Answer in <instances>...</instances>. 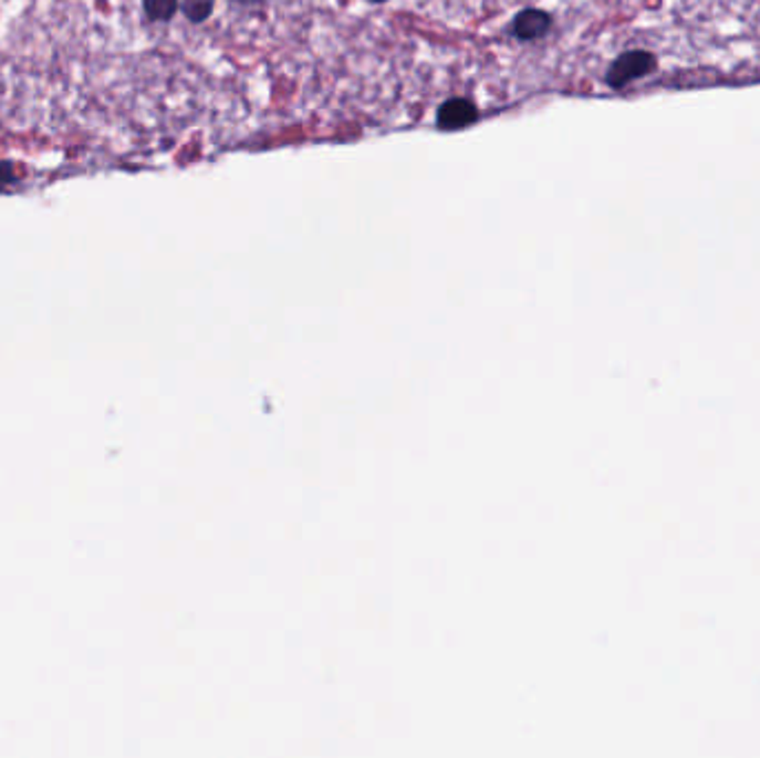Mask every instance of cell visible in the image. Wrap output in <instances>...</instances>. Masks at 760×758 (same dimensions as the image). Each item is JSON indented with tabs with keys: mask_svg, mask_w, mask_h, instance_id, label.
Here are the masks:
<instances>
[{
	"mask_svg": "<svg viewBox=\"0 0 760 758\" xmlns=\"http://www.w3.org/2000/svg\"><path fill=\"white\" fill-rule=\"evenodd\" d=\"M656 70V56L645 50H632L621 54L607 70V85L621 90L638 79L649 76Z\"/></svg>",
	"mask_w": 760,
	"mask_h": 758,
	"instance_id": "obj_1",
	"label": "cell"
},
{
	"mask_svg": "<svg viewBox=\"0 0 760 758\" xmlns=\"http://www.w3.org/2000/svg\"><path fill=\"white\" fill-rule=\"evenodd\" d=\"M476 121H478V110L467 98L445 101L438 110V116H436V125L443 132H458V129L473 125Z\"/></svg>",
	"mask_w": 760,
	"mask_h": 758,
	"instance_id": "obj_2",
	"label": "cell"
},
{
	"mask_svg": "<svg viewBox=\"0 0 760 758\" xmlns=\"http://www.w3.org/2000/svg\"><path fill=\"white\" fill-rule=\"evenodd\" d=\"M552 30V17L543 10H525L514 19L512 34L521 43H534Z\"/></svg>",
	"mask_w": 760,
	"mask_h": 758,
	"instance_id": "obj_3",
	"label": "cell"
},
{
	"mask_svg": "<svg viewBox=\"0 0 760 758\" xmlns=\"http://www.w3.org/2000/svg\"><path fill=\"white\" fill-rule=\"evenodd\" d=\"M145 17L154 23H167L178 12V0H143Z\"/></svg>",
	"mask_w": 760,
	"mask_h": 758,
	"instance_id": "obj_4",
	"label": "cell"
},
{
	"mask_svg": "<svg viewBox=\"0 0 760 758\" xmlns=\"http://www.w3.org/2000/svg\"><path fill=\"white\" fill-rule=\"evenodd\" d=\"M214 3H216V0H185V3H183V14L194 25L205 23L211 17V12H214Z\"/></svg>",
	"mask_w": 760,
	"mask_h": 758,
	"instance_id": "obj_5",
	"label": "cell"
},
{
	"mask_svg": "<svg viewBox=\"0 0 760 758\" xmlns=\"http://www.w3.org/2000/svg\"><path fill=\"white\" fill-rule=\"evenodd\" d=\"M17 180V169L12 163H0V187Z\"/></svg>",
	"mask_w": 760,
	"mask_h": 758,
	"instance_id": "obj_6",
	"label": "cell"
},
{
	"mask_svg": "<svg viewBox=\"0 0 760 758\" xmlns=\"http://www.w3.org/2000/svg\"><path fill=\"white\" fill-rule=\"evenodd\" d=\"M236 3H238V6H259L261 0H236Z\"/></svg>",
	"mask_w": 760,
	"mask_h": 758,
	"instance_id": "obj_7",
	"label": "cell"
},
{
	"mask_svg": "<svg viewBox=\"0 0 760 758\" xmlns=\"http://www.w3.org/2000/svg\"><path fill=\"white\" fill-rule=\"evenodd\" d=\"M369 3H374V6H381V3H387V0H369Z\"/></svg>",
	"mask_w": 760,
	"mask_h": 758,
	"instance_id": "obj_8",
	"label": "cell"
}]
</instances>
